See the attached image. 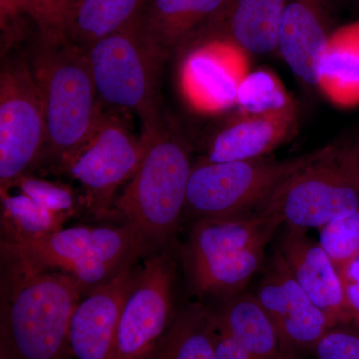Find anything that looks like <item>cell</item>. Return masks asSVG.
Returning a JSON list of instances; mask_svg holds the SVG:
<instances>
[{
    "instance_id": "11",
    "label": "cell",
    "mask_w": 359,
    "mask_h": 359,
    "mask_svg": "<svg viewBox=\"0 0 359 359\" xmlns=\"http://www.w3.org/2000/svg\"><path fill=\"white\" fill-rule=\"evenodd\" d=\"M256 297L275 325L283 359L311 358L334 327L297 282L278 249L264 269Z\"/></svg>"
},
{
    "instance_id": "5",
    "label": "cell",
    "mask_w": 359,
    "mask_h": 359,
    "mask_svg": "<svg viewBox=\"0 0 359 359\" xmlns=\"http://www.w3.org/2000/svg\"><path fill=\"white\" fill-rule=\"evenodd\" d=\"M148 244L136 226L126 223L120 226H72L39 240L2 238L1 252L37 268L67 273L85 290H92L141 256Z\"/></svg>"
},
{
    "instance_id": "17",
    "label": "cell",
    "mask_w": 359,
    "mask_h": 359,
    "mask_svg": "<svg viewBox=\"0 0 359 359\" xmlns=\"http://www.w3.org/2000/svg\"><path fill=\"white\" fill-rule=\"evenodd\" d=\"M306 229L287 226L278 250L302 290L332 325L353 321L344 297L337 269L320 243Z\"/></svg>"
},
{
    "instance_id": "4",
    "label": "cell",
    "mask_w": 359,
    "mask_h": 359,
    "mask_svg": "<svg viewBox=\"0 0 359 359\" xmlns=\"http://www.w3.org/2000/svg\"><path fill=\"white\" fill-rule=\"evenodd\" d=\"M147 136L148 148L140 167L114 205L149 243L164 244L176 233L185 212L193 169L191 151L171 124L162 133Z\"/></svg>"
},
{
    "instance_id": "6",
    "label": "cell",
    "mask_w": 359,
    "mask_h": 359,
    "mask_svg": "<svg viewBox=\"0 0 359 359\" xmlns=\"http://www.w3.org/2000/svg\"><path fill=\"white\" fill-rule=\"evenodd\" d=\"M137 20L99 40L86 54L102 103L136 113L143 123L144 133L154 136L170 125L160 94L161 68L165 61L142 36Z\"/></svg>"
},
{
    "instance_id": "14",
    "label": "cell",
    "mask_w": 359,
    "mask_h": 359,
    "mask_svg": "<svg viewBox=\"0 0 359 359\" xmlns=\"http://www.w3.org/2000/svg\"><path fill=\"white\" fill-rule=\"evenodd\" d=\"M231 0H149L137 25L146 42L166 61L174 52L211 35L223 20Z\"/></svg>"
},
{
    "instance_id": "3",
    "label": "cell",
    "mask_w": 359,
    "mask_h": 359,
    "mask_svg": "<svg viewBox=\"0 0 359 359\" xmlns=\"http://www.w3.org/2000/svg\"><path fill=\"white\" fill-rule=\"evenodd\" d=\"M358 209L359 141L344 137L314 151L304 167L278 187L262 214L309 230Z\"/></svg>"
},
{
    "instance_id": "1",
    "label": "cell",
    "mask_w": 359,
    "mask_h": 359,
    "mask_svg": "<svg viewBox=\"0 0 359 359\" xmlns=\"http://www.w3.org/2000/svg\"><path fill=\"white\" fill-rule=\"evenodd\" d=\"M1 252V321L9 346L20 359H65L83 285L67 273Z\"/></svg>"
},
{
    "instance_id": "10",
    "label": "cell",
    "mask_w": 359,
    "mask_h": 359,
    "mask_svg": "<svg viewBox=\"0 0 359 359\" xmlns=\"http://www.w3.org/2000/svg\"><path fill=\"white\" fill-rule=\"evenodd\" d=\"M175 263L167 252L141 266L125 302L111 359H145L175 318Z\"/></svg>"
},
{
    "instance_id": "20",
    "label": "cell",
    "mask_w": 359,
    "mask_h": 359,
    "mask_svg": "<svg viewBox=\"0 0 359 359\" xmlns=\"http://www.w3.org/2000/svg\"><path fill=\"white\" fill-rule=\"evenodd\" d=\"M285 0H231L218 28L210 37L230 39L250 55L278 51Z\"/></svg>"
},
{
    "instance_id": "7",
    "label": "cell",
    "mask_w": 359,
    "mask_h": 359,
    "mask_svg": "<svg viewBox=\"0 0 359 359\" xmlns=\"http://www.w3.org/2000/svg\"><path fill=\"white\" fill-rule=\"evenodd\" d=\"M313 152L278 160L273 158L212 163L193 166L189 179L187 218H243L261 215L278 187L304 167Z\"/></svg>"
},
{
    "instance_id": "33",
    "label": "cell",
    "mask_w": 359,
    "mask_h": 359,
    "mask_svg": "<svg viewBox=\"0 0 359 359\" xmlns=\"http://www.w3.org/2000/svg\"><path fill=\"white\" fill-rule=\"evenodd\" d=\"M0 359H8L7 358L6 351H4V347L1 348V356H0Z\"/></svg>"
},
{
    "instance_id": "24",
    "label": "cell",
    "mask_w": 359,
    "mask_h": 359,
    "mask_svg": "<svg viewBox=\"0 0 359 359\" xmlns=\"http://www.w3.org/2000/svg\"><path fill=\"white\" fill-rule=\"evenodd\" d=\"M1 226L4 240H39L62 230L67 215L52 212L20 193H1Z\"/></svg>"
},
{
    "instance_id": "15",
    "label": "cell",
    "mask_w": 359,
    "mask_h": 359,
    "mask_svg": "<svg viewBox=\"0 0 359 359\" xmlns=\"http://www.w3.org/2000/svg\"><path fill=\"white\" fill-rule=\"evenodd\" d=\"M283 224V218L271 214L194 221L182 248L186 273L226 261L252 245L269 244Z\"/></svg>"
},
{
    "instance_id": "2",
    "label": "cell",
    "mask_w": 359,
    "mask_h": 359,
    "mask_svg": "<svg viewBox=\"0 0 359 359\" xmlns=\"http://www.w3.org/2000/svg\"><path fill=\"white\" fill-rule=\"evenodd\" d=\"M32 69L46 125L40 159L44 157L62 170L86 140L102 112L103 103L86 52L67 40L57 44L40 40Z\"/></svg>"
},
{
    "instance_id": "25",
    "label": "cell",
    "mask_w": 359,
    "mask_h": 359,
    "mask_svg": "<svg viewBox=\"0 0 359 359\" xmlns=\"http://www.w3.org/2000/svg\"><path fill=\"white\" fill-rule=\"evenodd\" d=\"M292 104L283 84L271 71H250L238 85L237 106L245 114L280 112Z\"/></svg>"
},
{
    "instance_id": "29",
    "label": "cell",
    "mask_w": 359,
    "mask_h": 359,
    "mask_svg": "<svg viewBox=\"0 0 359 359\" xmlns=\"http://www.w3.org/2000/svg\"><path fill=\"white\" fill-rule=\"evenodd\" d=\"M311 359H359V323L330 328L314 348Z\"/></svg>"
},
{
    "instance_id": "27",
    "label": "cell",
    "mask_w": 359,
    "mask_h": 359,
    "mask_svg": "<svg viewBox=\"0 0 359 359\" xmlns=\"http://www.w3.org/2000/svg\"><path fill=\"white\" fill-rule=\"evenodd\" d=\"M20 4L23 13L36 25L42 42L57 44L66 41L70 0H20Z\"/></svg>"
},
{
    "instance_id": "31",
    "label": "cell",
    "mask_w": 359,
    "mask_h": 359,
    "mask_svg": "<svg viewBox=\"0 0 359 359\" xmlns=\"http://www.w3.org/2000/svg\"><path fill=\"white\" fill-rule=\"evenodd\" d=\"M337 273H339L341 285L351 283V285H359V256L354 257L353 261L337 269Z\"/></svg>"
},
{
    "instance_id": "22",
    "label": "cell",
    "mask_w": 359,
    "mask_h": 359,
    "mask_svg": "<svg viewBox=\"0 0 359 359\" xmlns=\"http://www.w3.org/2000/svg\"><path fill=\"white\" fill-rule=\"evenodd\" d=\"M146 0H80L71 13L66 40L86 52L140 15Z\"/></svg>"
},
{
    "instance_id": "12",
    "label": "cell",
    "mask_w": 359,
    "mask_h": 359,
    "mask_svg": "<svg viewBox=\"0 0 359 359\" xmlns=\"http://www.w3.org/2000/svg\"><path fill=\"white\" fill-rule=\"evenodd\" d=\"M187 52L182 90L195 109L219 112L237 106L238 85L249 71V56L223 37H207Z\"/></svg>"
},
{
    "instance_id": "19",
    "label": "cell",
    "mask_w": 359,
    "mask_h": 359,
    "mask_svg": "<svg viewBox=\"0 0 359 359\" xmlns=\"http://www.w3.org/2000/svg\"><path fill=\"white\" fill-rule=\"evenodd\" d=\"M215 330L230 337L256 359H283L278 332L256 294H238L211 311Z\"/></svg>"
},
{
    "instance_id": "26",
    "label": "cell",
    "mask_w": 359,
    "mask_h": 359,
    "mask_svg": "<svg viewBox=\"0 0 359 359\" xmlns=\"http://www.w3.org/2000/svg\"><path fill=\"white\" fill-rule=\"evenodd\" d=\"M320 244L339 269L359 256V209L320 229Z\"/></svg>"
},
{
    "instance_id": "9",
    "label": "cell",
    "mask_w": 359,
    "mask_h": 359,
    "mask_svg": "<svg viewBox=\"0 0 359 359\" xmlns=\"http://www.w3.org/2000/svg\"><path fill=\"white\" fill-rule=\"evenodd\" d=\"M46 142L41 96L25 58L0 74V191L7 193L40 160Z\"/></svg>"
},
{
    "instance_id": "32",
    "label": "cell",
    "mask_w": 359,
    "mask_h": 359,
    "mask_svg": "<svg viewBox=\"0 0 359 359\" xmlns=\"http://www.w3.org/2000/svg\"><path fill=\"white\" fill-rule=\"evenodd\" d=\"M79 2L80 0H70L71 13H72L73 9H74L75 7L77 6V4H79Z\"/></svg>"
},
{
    "instance_id": "16",
    "label": "cell",
    "mask_w": 359,
    "mask_h": 359,
    "mask_svg": "<svg viewBox=\"0 0 359 359\" xmlns=\"http://www.w3.org/2000/svg\"><path fill=\"white\" fill-rule=\"evenodd\" d=\"M325 0H285L278 51L304 86L318 88L332 34Z\"/></svg>"
},
{
    "instance_id": "28",
    "label": "cell",
    "mask_w": 359,
    "mask_h": 359,
    "mask_svg": "<svg viewBox=\"0 0 359 359\" xmlns=\"http://www.w3.org/2000/svg\"><path fill=\"white\" fill-rule=\"evenodd\" d=\"M13 187L52 212L70 216L74 209V196L67 187L27 175L18 179Z\"/></svg>"
},
{
    "instance_id": "21",
    "label": "cell",
    "mask_w": 359,
    "mask_h": 359,
    "mask_svg": "<svg viewBox=\"0 0 359 359\" xmlns=\"http://www.w3.org/2000/svg\"><path fill=\"white\" fill-rule=\"evenodd\" d=\"M318 89L339 105L359 103V22L332 32L320 68Z\"/></svg>"
},
{
    "instance_id": "8",
    "label": "cell",
    "mask_w": 359,
    "mask_h": 359,
    "mask_svg": "<svg viewBox=\"0 0 359 359\" xmlns=\"http://www.w3.org/2000/svg\"><path fill=\"white\" fill-rule=\"evenodd\" d=\"M149 144L136 136L122 117L102 110L86 140L61 171L81 185L84 202L97 219L109 215L118 189L140 167Z\"/></svg>"
},
{
    "instance_id": "13",
    "label": "cell",
    "mask_w": 359,
    "mask_h": 359,
    "mask_svg": "<svg viewBox=\"0 0 359 359\" xmlns=\"http://www.w3.org/2000/svg\"><path fill=\"white\" fill-rule=\"evenodd\" d=\"M137 259L78 302L68 334L71 353L77 359L112 358L123 308L141 268Z\"/></svg>"
},
{
    "instance_id": "18",
    "label": "cell",
    "mask_w": 359,
    "mask_h": 359,
    "mask_svg": "<svg viewBox=\"0 0 359 359\" xmlns=\"http://www.w3.org/2000/svg\"><path fill=\"white\" fill-rule=\"evenodd\" d=\"M295 125L294 103L287 109L269 114L242 113L214 137L205 161L223 163L266 157L289 138Z\"/></svg>"
},
{
    "instance_id": "30",
    "label": "cell",
    "mask_w": 359,
    "mask_h": 359,
    "mask_svg": "<svg viewBox=\"0 0 359 359\" xmlns=\"http://www.w3.org/2000/svg\"><path fill=\"white\" fill-rule=\"evenodd\" d=\"M215 332V353L217 359H256L228 335L221 334L216 330Z\"/></svg>"
},
{
    "instance_id": "23",
    "label": "cell",
    "mask_w": 359,
    "mask_h": 359,
    "mask_svg": "<svg viewBox=\"0 0 359 359\" xmlns=\"http://www.w3.org/2000/svg\"><path fill=\"white\" fill-rule=\"evenodd\" d=\"M211 311L191 304L175 314L171 325L145 359H217Z\"/></svg>"
}]
</instances>
